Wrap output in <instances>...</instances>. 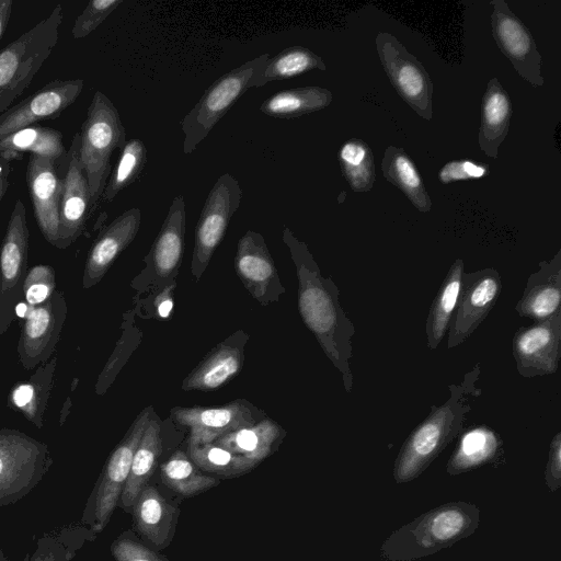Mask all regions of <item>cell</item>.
<instances>
[{
	"instance_id": "34",
	"label": "cell",
	"mask_w": 561,
	"mask_h": 561,
	"mask_svg": "<svg viewBox=\"0 0 561 561\" xmlns=\"http://www.w3.org/2000/svg\"><path fill=\"white\" fill-rule=\"evenodd\" d=\"M332 100V92L322 87L290 88L267 98L260 112L275 118H296L328 107Z\"/></svg>"
},
{
	"instance_id": "46",
	"label": "cell",
	"mask_w": 561,
	"mask_h": 561,
	"mask_svg": "<svg viewBox=\"0 0 561 561\" xmlns=\"http://www.w3.org/2000/svg\"><path fill=\"white\" fill-rule=\"evenodd\" d=\"M545 483L550 492H556L561 486V432L552 437L548 459L545 468Z\"/></svg>"
},
{
	"instance_id": "26",
	"label": "cell",
	"mask_w": 561,
	"mask_h": 561,
	"mask_svg": "<svg viewBox=\"0 0 561 561\" xmlns=\"http://www.w3.org/2000/svg\"><path fill=\"white\" fill-rule=\"evenodd\" d=\"M513 114L512 101L497 78L489 80L481 102V123L478 134L480 149L496 159L505 140Z\"/></svg>"
},
{
	"instance_id": "47",
	"label": "cell",
	"mask_w": 561,
	"mask_h": 561,
	"mask_svg": "<svg viewBox=\"0 0 561 561\" xmlns=\"http://www.w3.org/2000/svg\"><path fill=\"white\" fill-rule=\"evenodd\" d=\"M176 283H173L161 290L154 293L153 307L159 319H169L173 309V289Z\"/></svg>"
},
{
	"instance_id": "4",
	"label": "cell",
	"mask_w": 561,
	"mask_h": 561,
	"mask_svg": "<svg viewBox=\"0 0 561 561\" xmlns=\"http://www.w3.org/2000/svg\"><path fill=\"white\" fill-rule=\"evenodd\" d=\"M62 7L0 50V115L24 92L51 55L62 22Z\"/></svg>"
},
{
	"instance_id": "51",
	"label": "cell",
	"mask_w": 561,
	"mask_h": 561,
	"mask_svg": "<svg viewBox=\"0 0 561 561\" xmlns=\"http://www.w3.org/2000/svg\"><path fill=\"white\" fill-rule=\"evenodd\" d=\"M7 167H8V165H7ZM1 171H2V170H1ZM1 171H0V172H1Z\"/></svg>"
},
{
	"instance_id": "31",
	"label": "cell",
	"mask_w": 561,
	"mask_h": 561,
	"mask_svg": "<svg viewBox=\"0 0 561 561\" xmlns=\"http://www.w3.org/2000/svg\"><path fill=\"white\" fill-rule=\"evenodd\" d=\"M285 432L278 423L265 416L253 425L230 432L214 444L259 465L272 454Z\"/></svg>"
},
{
	"instance_id": "44",
	"label": "cell",
	"mask_w": 561,
	"mask_h": 561,
	"mask_svg": "<svg viewBox=\"0 0 561 561\" xmlns=\"http://www.w3.org/2000/svg\"><path fill=\"white\" fill-rule=\"evenodd\" d=\"M111 553L116 561H169L127 534L113 541Z\"/></svg>"
},
{
	"instance_id": "8",
	"label": "cell",
	"mask_w": 561,
	"mask_h": 561,
	"mask_svg": "<svg viewBox=\"0 0 561 561\" xmlns=\"http://www.w3.org/2000/svg\"><path fill=\"white\" fill-rule=\"evenodd\" d=\"M53 465L48 446L27 434L0 430V507L27 495Z\"/></svg>"
},
{
	"instance_id": "45",
	"label": "cell",
	"mask_w": 561,
	"mask_h": 561,
	"mask_svg": "<svg viewBox=\"0 0 561 561\" xmlns=\"http://www.w3.org/2000/svg\"><path fill=\"white\" fill-rule=\"evenodd\" d=\"M489 165L469 159L451 160L444 164L438 172L442 183L449 184L457 181L478 180L486 176Z\"/></svg>"
},
{
	"instance_id": "13",
	"label": "cell",
	"mask_w": 561,
	"mask_h": 561,
	"mask_svg": "<svg viewBox=\"0 0 561 561\" xmlns=\"http://www.w3.org/2000/svg\"><path fill=\"white\" fill-rule=\"evenodd\" d=\"M67 312L65 296L59 290H55L45 302L27 307L16 347L24 369H35L53 357Z\"/></svg>"
},
{
	"instance_id": "3",
	"label": "cell",
	"mask_w": 561,
	"mask_h": 561,
	"mask_svg": "<svg viewBox=\"0 0 561 561\" xmlns=\"http://www.w3.org/2000/svg\"><path fill=\"white\" fill-rule=\"evenodd\" d=\"M480 508L453 501L426 511L392 531L379 548L388 561H415L470 537L479 527Z\"/></svg>"
},
{
	"instance_id": "27",
	"label": "cell",
	"mask_w": 561,
	"mask_h": 561,
	"mask_svg": "<svg viewBox=\"0 0 561 561\" xmlns=\"http://www.w3.org/2000/svg\"><path fill=\"white\" fill-rule=\"evenodd\" d=\"M503 439L486 425L472 427L460 435L459 443L450 455L446 471L450 476L496 463L503 456Z\"/></svg>"
},
{
	"instance_id": "40",
	"label": "cell",
	"mask_w": 561,
	"mask_h": 561,
	"mask_svg": "<svg viewBox=\"0 0 561 561\" xmlns=\"http://www.w3.org/2000/svg\"><path fill=\"white\" fill-rule=\"evenodd\" d=\"M90 534L83 527L65 528L58 534L45 535L36 541L35 549L24 561H71Z\"/></svg>"
},
{
	"instance_id": "30",
	"label": "cell",
	"mask_w": 561,
	"mask_h": 561,
	"mask_svg": "<svg viewBox=\"0 0 561 561\" xmlns=\"http://www.w3.org/2000/svg\"><path fill=\"white\" fill-rule=\"evenodd\" d=\"M380 167L383 178L398 187L419 211L428 213L432 209V199L422 175L403 148L388 146Z\"/></svg>"
},
{
	"instance_id": "20",
	"label": "cell",
	"mask_w": 561,
	"mask_h": 561,
	"mask_svg": "<svg viewBox=\"0 0 561 561\" xmlns=\"http://www.w3.org/2000/svg\"><path fill=\"white\" fill-rule=\"evenodd\" d=\"M80 134L77 131L67 151V170L62 178L59 209V238L56 248L67 249L83 232L91 197L89 184L79 159Z\"/></svg>"
},
{
	"instance_id": "12",
	"label": "cell",
	"mask_w": 561,
	"mask_h": 561,
	"mask_svg": "<svg viewBox=\"0 0 561 561\" xmlns=\"http://www.w3.org/2000/svg\"><path fill=\"white\" fill-rule=\"evenodd\" d=\"M501 291L502 277L496 268L465 272L447 332V348L460 346L473 334L494 308Z\"/></svg>"
},
{
	"instance_id": "37",
	"label": "cell",
	"mask_w": 561,
	"mask_h": 561,
	"mask_svg": "<svg viewBox=\"0 0 561 561\" xmlns=\"http://www.w3.org/2000/svg\"><path fill=\"white\" fill-rule=\"evenodd\" d=\"M163 483L183 496H193L218 484V479L202 473L182 450H176L160 465Z\"/></svg>"
},
{
	"instance_id": "33",
	"label": "cell",
	"mask_w": 561,
	"mask_h": 561,
	"mask_svg": "<svg viewBox=\"0 0 561 561\" xmlns=\"http://www.w3.org/2000/svg\"><path fill=\"white\" fill-rule=\"evenodd\" d=\"M61 131L50 127L30 126L0 141V160L20 159L24 152L45 157L53 161L67 156Z\"/></svg>"
},
{
	"instance_id": "42",
	"label": "cell",
	"mask_w": 561,
	"mask_h": 561,
	"mask_svg": "<svg viewBox=\"0 0 561 561\" xmlns=\"http://www.w3.org/2000/svg\"><path fill=\"white\" fill-rule=\"evenodd\" d=\"M55 270L50 265L38 264L27 271L23 285V299L27 307L45 302L56 290Z\"/></svg>"
},
{
	"instance_id": "15",
	"label": "cell",
	"mask_w": 561,
	"mask_h": 561,
	"mask_svg": "<svg viewBox=\"0 0 561 561\" xmlns=\"http://www.w3.org/2000/svg\"><path fill=\"white\" fill-rule=\"evenodd\" d=\"M170 415L175 423L190 430L188 445L194 446L214 443L230 432L265 417L261 410L244 399L218 407H174Z\"/></svg>"
},
{
	"instance_id": "38",
	"label": "cell",
	"mask_w": 561,
	"mask_h": 561,
	"mask_svg": "<svg viewBox=\"0 0 561 561\" xmlns=\"http://www.w3.org/2000/svg\"><path fill=\"white\" fill-rule=\"evenodd\" d=\"M188 457L203 471L224 478H233L252 470L257 465L214 443L188 445Z\"/></svg>"
},
{
	"instance_id": "23",
	"label": "cell",
	"mask_w": 561,
	"mask_h": 561,
	"mask_svg": "<svg viewBox=\"0 0 561 561\" xmlns=\"http://www.w3.org/2000/svg\"><path fill=\"white\" fill-rule=\"evenodd\" d=\"M141 213L133 207L107 225L93 242L84 265L82 287L96 285L119 254L134 241L140 227Z\"/></svg>"
},
{
	"instance_id": "10",
	"label": "cell",
	"mask_w": 561,
	"mask_h": 561,
	"mask_svg": "<svg viewBox=\"0 0 561 561\" xmlns=\"http://www.w3.org/2000/svg\"><path fill=\"white\" fill-rule=\"evenodd\" d=\"M28 238L25 206L18 198L0 247V337L15 320L18 306L24 301Z\"/></svg>"
},
{
	"instance_id": "19",
	"label": "cell",
	"mask_w": 561,
	"mask_h": 561,
	"mask_svg": "<svg viewBox=\"0 0 561 561\" xmlns=\"http://www.w3.org/2000/svg\"><path fill=\"white\" fill-rule=\"evenodd\" d=\"M185 229V201L179 194L172 199L160 231L145 259L151 272L154 293L175 283L183 260Z\"/></svg>"
},
{
	"instance_id": "21",
	"label": "cell",
	"mask_w": 561,
	"mask_h": 561,
	"mask_svg": "<svg viewBox=\"0 0 561 561\" xmlns=\"http://www.w3.org/2000/svg\"><path fill=\"white\" fill-rule=\"evenodd\" d=\"M51 159L30 154L26 184L37 226L48 243L56 247L59 238V209L62 179Z\"/></svg>"
},
{
	"instance_id": "41",
	"label": "cell",
	"mask_w": 561,
	"mask_h": 561,
	"mask_svg": "<svg viewBox=\"0 0 561 561\" xmlns=\"http://www.w3.org/2000/svg\"><path fill=\"white\" fill-rule=\"evenodd\" d=\"M124 319L122 336L96 380L95 392L100 396L107 391L108 387L113 383L117 374L141 340V332L134 324V310L125 313Z\"/></svg>"
},
{
	"instance_id": "18",
	"label": "cell",
	"mask_w": 561,
	"mask_h": 561,
	"mask_svg": "<svg viewBox=\"0 0 561 561\" xmlns=\"http://www.w3.org/2000/svg\"><path fill=\"white\" fill-rule=\"evenodd\" d=\"M234 271L248 293L260 305L277 302L285 293L275 262L263 236L248 230L239 239Z\"/></svg>"
},
{
	"instance_id": "36",
	"label": "cell",
	"mask_w": 561,
	"mask_h": 561,
	"mask_svg": "<svg viewBox=\"0 0 561 561\" xmlns=\"http://www.w3.org/2000/svg\"><path fill=\"white\" fill-rule=\"evenodd\" d=\"M341 172L355 193L369 192L376 181L374 153L359 138L346 140L337 153Z\"/></svg>"
},
{
	"instance_id": "1",
	"label": "cell",
	"mask_w": 561,
	"mask_h": 561,
	"mask_svg": "<svg viewBox=\"0 0 561 561\" xmlns=\"http://www.w3.org/2000/svg\"><path fill=\"white\" fill-rule=\"evenodd\" d=\"M282 238L287 245L298 278V310L306 327L342 376L346 392L353 390L350 360L355 327L340 304V291L332 277L322 275L307 244L284 227Z\"/></svg>"
},
{
	"instance_id": "25",
	"label": "cell",
	"mask_w": 561,
	"mask_h": 561,
	"mask_svg": "<svg viewBox=\"0 0 561 561\" xmlns=\"http://www.w3.org/2000/svg\"><path fill=\"white\" fill-rule=\"evenodd\" d=\"M130 512L135 529L150 545L164 548L170 539L176 518V507L169 503L152 485H145Z\"/></svg>"
},
{
	"instance_id": "11",
	"label": "cell",
	"mask_w": 561,
	"mask_h": 561,
	"mask_svg": "<svg viewBox=\"0 0 561 561\" xmlns=\"http://www.w3.org/2000/svg\"><path fill=\"white\" fill-rule=\"evenodd\" d=\"M376 49L398 95L422 118H433L432 79L422 62L392 34H377Z\"/></svg>"
},
{
	"instance_id": "29",
	"label": "cell",
	"mask_w": 561,
	"mask_h": 561,
	"mask_svg": "<svg viewBox=\"0 0 561 561\" xmlns=\"http://www.w3.org/2000/svg\"><path fill=\"white\" fill-rule=\"evenodd\" d=\"M162 450L161 426L156 413L140 438L135 451L130 471L118 505L125 511L131 510L138 494L152 476Z\"/></svg>"
},
{
	"instance_id": "17",
	"label": "cell",
	"mask_w": 561,
	"mask_h": 561,
	"mask_svg": "<svg viewBox=\"0 0 561 561\" xmlns=\"http://www.w3.org/2000/svg\"><path fill=\"white\" fill-rule=\"evenodd\" d=\"M83 79H55L0 115V141L35 123L54 119L79 98Z\"/></svg>"
},
{
	"instance_id": "14",
	"label": "cell",
	"mask_w": 561,
	"mask_h": 561,
	"mask_svg": "<svg viewBox=\"0 0 561 561\" xmlns=\"http://www.w3.org/2000/svg\"><path fill=\"white\" fill-rule=\"evenodd\" d=\"M491 5L492 36L499 49L522 79L533 87H542V58L529 28L504 0H492Z\"/></svg>"
},
{
	"instance_id": "9",
	"label": "cell",
	"mask_w": 561,
	"mask_h": 561,
	"mask_svg": "<svg viewBox=\"0 0 561 561\" xmlns=\"http://www.w3.org/2000/svg\"><path fill=\"white\" fill-rule=\"evenodd\" d=\"M241 199L242 188L230 173L221 174L210 188L194 231L191 272L196 280L206 271Z\"/></svg>"
},
{
	"instance_id": "5",
	"label": "cell",
	"mask_w": 561,
	"mask_h": 561,
	"mask_svg": "<svg viewBox=\"0 0 561 561\" xmlns=\"http://www.w3.org/2000/svg\"><path fill=\"white\" fill-rule=\"evenodd\" d=\"M79 134V159L89 184L93 210L106 185L112 153L127 141L119 113L103 92L94 93Z\"/></svg>"
},
{
	"instance_id": "16",
	"label": "cell",
	"mask_w": 561,
	"mask_h": 561,
	"mask_svg": "<svg viewBox=\"0 0 561 561\" xmlns=\"http://www.w3.org/2000/svg\"><path fill=\"white\" fill-rule=\"evenodd\" d=\"M512 354L524 378L554 374L561 357V312L520 327L512 340Z\"/></svg>"
},
{
	"instance_id": "28",
	"label": "cell",
	"mask_w": 561,
	"mask_h": 561,
	"mask_svg": "<svg viewBox=\"0 0 561 561\" xmlns=\"http://www.w3.org/2000/svg\"><path fill=\"white\" fill-rule=\"evenodd\" d=\"M57 357L53 356L48 362L35 369L32 376L16 383L8 396V405L21 413L37 428H42L45 421V411L54 387Z\"/></svg>"
},
{
	"instance_id": "7",
	"label": "cell",
	"mask_w": 561,
	"mask_h": 561,
	"mask_svg": "<svg viewBox=\"0 0 561 561\" xmlns=\"http://www.w3.org/2000/svg\"><path fill=\"white\" fill-rule=\"evenodd\" d=\"M151 415L152 408L148 407L136 416L123 439L110 455L87 501L81 523L89 527L94 535L105 528L118 505L129 476L135 451Z\"/></svg>"
},
{
	"instance_id": "39",
	"label": "cell",
	"mask_w": 561,
	"mask_h": 561,
	"mask_svg": "<svg viewBox=\"0 0 561 561\" xmlns=\"http://www.w3.org/2000/svg\"><path fill=\"white\" fill-rule=\"evenodd\" d=\"M147 162V149L140 139L133 138L121 149L119 158L102 194L104 202L113 201L133 184Z\"/></svg>"
},
{
	"instance_id": "6",
	"label": "cell",
	"mask_w": 561,
	"mask_h": 561,
	"mask_svg": "<svg viewBox=\"0 0 561 561\" xmlns=\"http://www.w3.org/2000/svg\"><path fill=\"white\" fill-rule=\"evenodd\" d=\"M271 56L263 53L216 79L181 121L183 153H192L215 125L251 88Z\"/></svg>"
},
{
	"instance_id": "49",
	"label": "cell",
	"mask_w": 561,
	"mask_h": 561,
	"mask_svg": "<svg viewBox=\"0 0 561 561\" xmlns=\"http://www.w3.org/2000/svg\"><path fill=\"white\" fill-rule=\"evenodd\" d=\"M8 175H9V168L5 167L1 172H0V204H1V201L9 187V181H8Z\"/></svg>"
},
{
	"instance_id": "48",
	"label": "cell",
	"mask_w": 561,
	"mask_h": 561,
	"mask_svg": "<svg viewBox=\"0 0 561 561\" xmlns=\"http://www.w3.org/2000/svg\"><path fill=\"white\" fill-rule=\"evenodd\" d=\"M12 0H0V39L7 28L12 12Z\"/></svg>"
},
{
	"instance_id": "50",
	"label": "cell",
	"mask_w": 561,
	"mask_h": 561,
	"mask_svg": "<svg viewBox=\"0 0 561 561\" xmlns=\"http://www.w3.org/2000/svg\"><path fill=\"white\" fill-rule=\"evenodd\" d=\"M0 561H10L3 553V551L0 549Z\"/></svg>"
},
{
	"instance_id": "22",
	"label": "cell",
	"mask_w": 561,
	"mask_h": 561,
	"mask_svg": "<svg viewBox=\"0 0 561 561\" xmlns=\"http://www.w3.org/2000/svg\"><path fill=\"white\" fill-rule=\"evenodd\" d=\"M249 335L243 330L218 343L184 378V391H214L234 378L242 369Z\"/></svg>"
},
{
	"instance_id": "2",
	"label": "cell",
	"mask_w": 561,
	"mask_h": 561,
	"mask_svg": "<svg viewBox=\"0 0 561 561\" xmlns=\"http://www.w3.org/2000/svg\"><path fill=\"white\" fill-rule=\"evenodd\" d=\"M479 363L459 383H450L449 398L440 405H432L430 414L408 435L393 463L397 483H407L420 477L438 455L465 431L467 414L472 408L470 396L478 397Z\"/></svg>"
},
{
	"instance_id": "43",
	"label": "cell",
	"mask_w": 561,
	"mask_h": 561,
	"mask_svg": "<svg viewBox=\"0 0 561 561\" xmlns=\"http://www.w3.org/2000/svg\"><path fill=\"white\" fill-rule=\"evenodd\" d=\"M123 0H91L75 20L71 28L73 38H83L96 30Z\"/></svg>"
},
{
	"instance_id": "35",
	"label": "cell",
	"mask_w": 561,
	"mask_h": 561,
	"mask_svg": "<svg viewBox=\"0 0 561 561\" xmlns=\"http://www.w3.org/2000/svg\"><path fill=\"white\" fill-rule=\"evenodd\" d=\"M311 70H327L323 59L304 46H290L270 57L257 75L253 88L268 82L290 79Z\"/></svg>"
},
{
	"instance_id": "24",
	"label": "cell",
	"mask_w": 561,
	"mask_h": 561,
	"mask_svg": "<svg viewBox=\"0 0 561 561\" xmlns=\"http://www.w3.org/2000/svg\"><path fill=\"white\" fill-rule=\"evenodd\" d=\"M515 310L533 322L561 312V250L551 260L538 263V271L528 276Z\"/></svg>"
},
{
	"instance_id": "32",
	"label": "cell",
	"mask_w": 561,
	"mask_h": 561,
	"mask_svg": "<svg viewBox=\"0 0 561 561\" xmlns=\"http://www.w3.org/2000/svg\"><path fill=\"white\" fill-rule=\"evenodd\" d=\"M463 274L465 262L462 259H457L450 265L431 304L425 322L427 346L431 350L437 348L447 335Z\"/></svg>"
}]
</instances>
